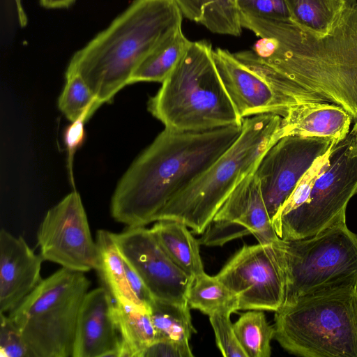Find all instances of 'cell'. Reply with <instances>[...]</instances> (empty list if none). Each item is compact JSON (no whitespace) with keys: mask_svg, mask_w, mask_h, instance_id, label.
Instances as JSON below:
<instances>
[{"mask_svg":"<svg viewBox=\"0 0 357 357\" xmlns=\"http://www.w3.org/2000/svg\"><path fill=\"white\" fill-rule=\"evenodd\" d=\"M243 28L260 39L252 50L266 63L258 74L289 107L329 102L357 121V3L348 2L333 31L315 38L289 20L244 15Z\"/></svg>","mask_w":357,"mask_h":357,"instance_id":"cell-1","label":"cell"},{"mask_svg":"<svg viewBox=\"0 0 357 357\" xmlns=\"http://www.w3.org/2000/svg\"><path fill=\"white\" fill-rule=\"evenodd\" d=\"M242 126L204 131L165 128L120 179L111 214L126 227H145L238 138Z\"/></svg>","mask_w":357,"mask_h":357,"instance_id":"cell-2","label":"cell"},{"mask_svg":"<svg viewBox=\"0 0 357 357\" xmlns=\"http://www.w3.org/2000/svg\"><path fill=\"white\" fill-rule=\"evenodd\" d=\"M174 0H134L72 56L66 71L77 73L103 104L129 81L140 63L181 29Z\"/></svg>","mask_w":357,"mask_h":357,"instance_id":"cell-3","label":"cell"},{"mask_svg":"<svg viewBox=\"0 0 357 357\" xmlns=\"http://www.w3.org/2000/svg\"><path fill=\"white\" fill-rule=\"evenodd\" d=\"M282 119L273 114L244 119L241 133L236 142L172 197L154 222L179 221L194 233L202 234L235 188L255 172L266 151L282 137Z\"/></svg>","mask_w":357,"mask_h":357,"instance_id":"cell-4","label":"cell"},{"mask_svg":"<svg viewBox=\"0 0 357 357\" xmlns=\"http://www.w3.org/2000/svg\"><path fill=\"white\" fill-rule=\"evenodd\" d=\"M210 43L192 42L148 102V110L166 128L204 131L242 126L218 72Z\"/></svg>","mask_w":357,"mask_h":357,"instance_id":"cell-5","label":"cell"},{"mask_svg":"<svg viewBox=\"0 0 357 357\" xmlns=\"http://www.w3.org/2000/svg\"><path fill=\"white\" fill-rule=\"evenodd\" d=\"M274 338L303 357H357V286L326 289L282 305Z\"/></svg>","mask_w":357,"mask_h":357,"instance_id":"cell-6","label":"cell"},{"mask_svg":"<svg viewBox=\"0 0 357 357\" xmlns=\"http://www.w3.org/2000/svg\"><path fill=\"white\" fill-rule=\"evenodd\" d=\"M91 282L61 267L9 312L32 357H73L77 318Z\"/></svg>","mask_w":357,"mask_h":357,"instance_id":"cell-7","label":"cell"},{"mask_svg":"<svg viewBox=\"0 0 357 357\" xmlns=\"http://www.w3.org/2000/svg\"><path fill=\"white\" fill-rule=\"evenodd\" d=\"M279 244L286 275L282 305L326 289L357 286V236L348 228L346 219L314 236L280 239Z\"/></svg>","mask_w":357,"mask_h":357,"instance_id":"cell-8","label":"cell"},{"mask_svg":"<svg viewBox=\"0 0 357 357\" xmlns=\"http://www.w3.org/2000/svg\"><path fill=\"white\" fill-rule=\"evenodd\" d=\"M357 194V121L347 136L335 144L328 165L317 179L309 202L271 222L284 241L314 236L346 219L349 200Z\"/></svg>","mask_w":357,"mask_h":357,"instance_id":"cell-9","label":"cell"},{"mask_svg":"<svg viewBox=\"0 0 357 357\" xmlns=\"http://www.w3.org/2000/svg\"><path fill=\"white\" fill-rule=\"evenodd\" d=\"M280 240L243 246L215 275L236 296L238 310L276 312L283 305L286 275Z\"/></svg>","mask_w":357,"mask_h":357,"instance_id":"cell-10","label":"cell"},{"mask_svg":"<svg viewBox=\"0 0 357 357\" xmlns=\"http://www.w3.org/2000/svg\"><path fill=\"white\" fill-rule=\"evenodd\" d=\"M44 261L70 270H97L98 252L79 194L74 190L50 208L37 231Z\"/></svg>","mask_w":357,"mask_h":357,"instance_id":"cell-11","label":"cell"},{"mask_svg":"<svg viewBox=\"0 0 357 357\" xmlns=\"http://www.w3.org/2000/svg\"><path fill=\"white\" fill-rule=\"evenodd\" d=\"M113 236L122 257L155 300L188 305L187 295L192 278L172 261L151 229L126 227Z\"/></svg>","mask_w":357,"mask_h":357,"instance_id":"cell-12","label":"cell"},{"mask_svg":"<svg viewBox=\"0 0 357 357\" xmlns=\"http://www.w3.org/2000/svg\"><path fill=\"white\" fill-rule=\"evenodd\" d=\"M334 142L329 138L285 136L266 151L255 174L271 220L314 160Z\"/></svg>","mask_w":357,"mask_h":357,"instance_id":"cell-13","label":"cell"},{"mask_svg":"<svg viewBox=\"0 0 357 357\" xmlns=\"http://www.w3.org/2000/svg\"><path fill=\"white\" fill-rule=\"evenodd\" d=\"M249 234L254 235L261 243L280 239L273 227L255 172L245 177L229 195L202 233L199 243L222 246Z\"/></svg>","mask_w":357,"mask_h":357,"instance_id":"cell-14","label":"cell"},{"mask_svg":"<svg viewBox=\"0 0 357 357\" xmlns=\"http://www.w3.org/2000/svg\"><path fill=\"white\" fill-rule=\"evenodd\" d=\"M213 55L222 84L243 119L264 114L285 115L288 108L284 100L261 76L227 50L218 47Z\"/></svg>","mask_w":357,"mask_h":357,"instance_id":"cell-15","label":"cell"},{"mask_svg":"<svg viewBox=\"0 0 357 357\" xmlns=\"http://www.w3.org/2000/svg\"><path fill=\"white\" fill-rule=\"evenodd\" d=\"M114 303L105 287L87 292L77 318L73 357H118L121 337Z\"/></svg>","mask_w":357,"mask_h":357,"instance_id":"cell-16","label":"cell"},{"mask_svg":"<svg viewBox=\"0 0 357 357\" xmlns=\"http://www.w3.org/2000/svg\"><path fill=\"white\" fill-rule=\"evenodd\" d=\"M44 261L20 236L0 231V312L13 310L41 281Z\"/></svg>","mask_w":357,"mask_h":357,"instance_id":"cell-17","label":"cell"},{"mask_svg":"<svg viewBox=\"0 0 357 357\" xmlns=\"http://www.w3.org/2000/svg\"><path fill=\"white\" fill-rule=\"evenodd\" d=\"M352 120L345 109L333 103H298L290 106L282 116V137H324L338 143L349 134Z\"/></svg>","mask_w":357,"mask_h":357,"instance_id":"cell-18","label":"cell"},{"mask_svg":"<svg viewBox=\"0 0 357 357\" xmlns=\"http://www.w3.org/2000/svg\"><path fill=\"white\" fill-rule=\"evenodd\" d=\"M114 319L121 337L118 357H142L157 340L148 310L114 301Z\"/></svg>","mask_w":357,"mask_h":357,"instance_id":"cell-19","label":"cell"},{"mask_svg":"<svg viewBox=\"0 0 357 357\" xmlns=\"http://www.w3.org/2000/svg\"><path fill=\"white\" fill-rule=\"evenodd\" d=\"M160 245L172 261L190 277L204 272L199 243L184 223L172 220L155 221L151 228Z\"/></svg>","mask_w":357,"mask_h":357,"instance_id":"cell-20","label":"cell"},{"mask_svg":"<svg viewBox=\"0 0 357 357\" xmlns=\"http://www.w3.org/2000/svg\"><path fill=\"white\" fill-rule=\"evenodd\" d=\"M183 17L213 33L239 36L242 32L237 0H174Z\"/></svg>","mask_w":357,"mask_h":357,"instance_id":"cell-21","label":"cell"},{"mask_svg":"<svg viewBox=\"0 0 357 357\" xmlns=\"http://www.w3.org/2000/svg\"><path fill=\"white\" fill-rule=\"evenodd\" d=\"M96 242L98 252L96 271L113 299L148 310L139 302L129 286L124 260L116 244L113 232L98 229Z\"/></svg>","mask_w":357,"mask_h":357,"instance_id":"cell-22","label":"cell"},{"mask_svg":"<svg viewBox=\"0 0 357 357\" xmlns=\"http://www.w3.org/2000/svg\"><path fill=\"white\" fill-rule=\"evenodd\" d=\"M289 21L315 38L327 36L347 7L345 0H286Z\"/></svg>","mask_w":357,"mask_h":357,"instance_id":"cell-23","label":"cell"},{"mask_svg":"<svg viewBox=\"0 0 357 357\" xmlns=\"http://www.w3.org/2000/svg\"><path fill=\"white\" fill-rule=\"evenodd\" d=\"M192 43L180 29L162 41L140 63L131 75L129 84L140 82L162 83Z\"/></svg>","mask_w":357,"mask_h":357,"instance_id":"cell-24","label":"cell"},{"mask_svg":"<svg viewBox=\"0 0 357 357\" xmlns=\"http://www.w3.org/2000/svg\"><path fill=\"white\" fill-rule=\"evenodd\" d=\"M187 302L190 308L208 316L238 310L236 296L215 276H210L205 272L192 278Z\"/></svg>","mask_w":357,"mask_h":357,"instance_id":"cell-25","label":"cell"},{"mask_svg":"<svg viewBox=\"0 0 357 357\" xmlns=\"http://www.w3.org/2000/svg\"><path fill=\"white\" fill-rule=\"evenodd\" d=\"M188 305L159 301L154 299L150 306V315L157 340L189 347L191 335L196 333Z\"/></svg>","mask_w":357,"mask_h":357,"instance_id":"cell-26","label":"cell"},{"mask_svg":"<svg viewBox=\"0 0 357 357\" xmlns=\"http://www.w3.org/2000/svg\"><path fill=\"white\" fill-rule=\"evenodd\" d=\"M234 326L238 341L247 357H269L271 341L275 329L261 311H249L243 314Z\"/></svg>","mask_w":357,"mask_h":357,"instance_id":"cell-27","label":"cell"},{"mask_svg":"<svg viewBox=\"0 0 357 357\" xmlns=\"http://www.w3.org/2000/svg\"><path fill=\"white\" fill-rule=\"evenodd\" d=\"M102 104L77 73L66 72L58 107L69 121L73 122L83 115L90 118Z\"/></svg>","mask_w":357,"mask_h":357,"instance_id":"cell-28","label":"cell"},{"mask_svg":"<svg viewBox=\"0 0 357 357\" xmlns=\"http://www.w3.org/2000/svg\"><path fill=\"white\" fill-rule=\"evenodd\" d=\"M335 144L337 143L334 142L325 153L314 160L311 166L302 176L293 192L278 210L271 222L309 202L317 179L329 164L331 149Z\"/></svg>","mask_w":357,"mask_h":357,"instance_id":"cell-29","label":"cell"},{"mask_svg":"<svg viewBox=\"0 0 357 357\" xmlns=\"http://www.w3.org/2000/svg\"><path fill=\"white\" fill-rule=\"evenodd\" d=\"M231 314L230 312H222L208 316L217 346L225 357H247L236 336L230 319Z\"/></svg>","mask_w":357,"mask_h":357,"instance_id":"cell-30","label":"cell"},{"mask_svg":"<svg viewBox=\"0 0 357 357\" xmlns=\"http://www.w3.org/2000/svg\"><path fill=\"white\" fill-rule=\"evenodd\" d=\"M0 356L32 357L17 328L6 313L0 312Z\"/></svg>","mask_w":357,"mask_h":357,"instance_id":"cell-31","label":"cell"},{"mask_svg":"<svg viewBox=\"0 0 357 357\" xmlns=\"http://www.w3.org/2000/svg\"><path fill=\"white\" fill-rule=\"evenodd\" d=\"M241 13L258 17L289 20L286 0H237Z\"/></svg>","mask_w":357,"mask_h":357,"instance_id":"cell-32","label":"cell"},{"mask_svg":"<svg viewBox=\"0 0 357 357\" xmlns=\"http://www.w3.org/2000/svg\"><path fill=\"white\" fill-rule=\"evenodd\" d=\"M89 118L83 115L69 125L63 133L64 144L68 152V168L70 181L74 185L73 163L74 155L77 149L82 144L85 137L84 123Z\"/></svg>","mask_w":357,"mask_h":357,"instance_id":"cell-33","label":"cell"},{"mask_svg":"<svg viewBox=\"0 0 357 357\" xmlns=\"http://www.w3.org/2000/svg\"><path fill=\"white\" fill-rule=\"evenodd\" d=\"M192 357L193 354L188 346L166 340H156L142 354V357Z\"/></svg>","mask_w":357,"mask_h":357,"instance_id":"cell-34","label":"cell"},{"mask_svg":"<svg viewBox=\"0 0 357 357\" xmlns=\"http://www.w3.org/2000/svg\"><path fill=\"white\" fill-rule=\"evenodd\" d=\"M123 260L127 280L132 291L139 302L149 310L154 298L137 273L124 259Z\"/></svg>","mask_w":357,"mask_h":357,"instance_id":"cell-35","label":"cell"},{"mask_svg":"<svg viewBox=\"0 0 357 357\" xmlns=\"http://www.w3.org/2000/svg\"><path fill=\"white\" fill-rule=\"evenodd\" d=\"M75 1V0H39L41 6L48 9L67 8Z\"/></svg>","mask_w":357,"mask_h":357,"instance_id":"cell-36","label":"cell"},{"mask_svg":"<svg viewBox=\"0 0 357 357\" xmlns=\"http://www.w3.org/2000/svg\"><path fill=\"white\" fill-rule=\"evenodd\" d=\"M14 1L15 3V5H16V8H17L20 25L22 27H24L26 26L28 20H27V16H26V15L24 12V10L22 7V0H14Z\"/></svg>","mask_w":357,"mask_h":357,"instance_id":"cell-37","label":"cell"},{"mask_svg":"<svg viewBox=\"0 0 357 357\" xmlns=\"http://www.w3.org/2000/svg\"><path fill=\"white\" fill-rule=\"evenodd\" d=\"M347 2H354L356 1V0H345Z\"/></svg>","mask_w":357,"mask_h":357,"instance_id":"cell-38","label":"cell"}]
</instances>
